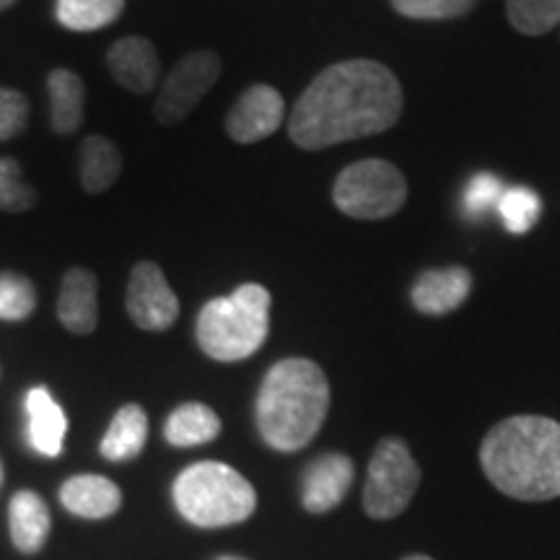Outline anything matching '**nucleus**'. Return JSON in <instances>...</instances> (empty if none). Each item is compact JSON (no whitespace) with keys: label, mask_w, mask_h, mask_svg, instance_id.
<instances>
[{"label":"nucleus","mask_w":560,"mask_h":560,"mask_svg":"<svg viewBox=\"0 0 560 560\" xmlns=\"http://www.w3.org/2000/svg\"><path fill=\"white\" fill-rule=\"evenodd\" d=\"M402 86L376 60H342L325 68L299 96L289 136L299 149L319 151L395 128Z\"/></svg>","instance_id":"f257e3e1"},{"label":"nucleus","mask_w":560,"mask_h":560,"mask_svg":"<svg viewBox=\"0 0 560 560\" xmlns=\"http://www.w3.org/2000/svg\"><path fill=\"white\" fill-rule=\"evenodd\" d=\"M486 478L516 501L560 495V423L545 416H514L495 423L480 446Z\"/></svg>","instance_id":"f03ea898"},{"label":"nucleus","mask_w":560,"mask_h":560,"mask_svg":"<svg viewBox=\"0 0 560 560\" xmlns=\"http://www.w3.org/2000/svg\"><path fill=\"white\" fill-rule=\"evenodd\" d=\"M330 410V384L310 359H283L260 384L255 405L257 431L276 452H299L312 444Z\"/></svg>","instance_id":"7ed1b4c3"},{"label":"nucleus","mask_w":560,"mask_h":560,"mask_svg":"<svg viewBox=\"0 0 560 560\" xmlns=\"http://www.w3.org/2000/svg\"><path fill=\"white\" fill-rule=\"evenodd\" d=\"M270 301L260 283H244L231 296L208 301L195 325L202 353L223 363L255 355L270 335Z\"/></svg>","instance_id":"20e7f679"},{"label":"nucleus","mask_w":560,"mask_h":560,"mask_svg":"<svg viewBox=\"0 0 560 560\" xmlns=\"http://www.w3.org/2000/svg\"><path fill=\"white\" fill-rule=\"evenodd\" d=\"M174 503L195 527L215 529L247 522L255 514L257 493L234 467L223 462H198L174 480Z\"/></svg>","instance_id":"39448f33"},{"label":"nucleus","mask_w":560,"mask_h":560,"mask_svg":"<svg viewBox=\"0 0 560 560\" xmlns=\"http://www.w3.org/2000/svg\"><path fill=\"white\" fill-rule=\"evenodd\" d=\"M408 200V182L395 164L363 159L346 166L332 187V202L355 221H382L395 215Z\"/></svg>","instance_id":"423d86ee"},{"label":"nucleus","mask_w":560,"mask_h":560,"mask_svg":"<svg viewBox=\"0 0 560 560\" xmlns=\"http://www.w3.org/2000/svg\"><path fill=\"white\" fill-rule=\"evenodd\" d=\"M420 486V467L402 439H382L369 459L363 509L371 520H395L410 506Z\"/></svg>","instance_id":"0eeeda50"},{"label":"nucleus","mask_w":560,"mask_h":560,"mask_svg":"<svg viewBox=\"0 0 560 560\" xmlns=\"http://www.w3.org/2000/svg\"><path fill=\"white\" fill-rule=\"evenodd\" d=\"M223 70V62L215 52L198 50L185 55L170 70L156 100V120L161 125H177L202 102V96L215 86Z\"/></svg>","instance_id":"6e6552de"},{"label":"nucleus","mask_w":560,"mask_h":560,"mask_svg":"<svg viewBox=\"0 0 560 560\" xmlns=\"http://www.w3.org/2000/svg\"><path fill=\"white\" fill-rule=\"evenodd\" d=\"M128 306L130 319L136 322L140 330L164 332L179 317V299L172 291L170 280L156 262L140 260L130 272L128 280Z\"/></svg>","instance_id":"1a4fd4ad"},{"label":"nucleus","mask_w":560,"mask_h":560,"mask_svg":"<svg viewBox=\"0 0 560 560\" xmlns=\"http://www.w3.org/2000/svg\"><path fill=\"white\" fill-rule=\"evenodd\" d=\"M285 120V102L278 89L255 83L236 100L226 115V132L236 143L249 145L270 138Z\"/></svg>","instance_id":"9d476101"},{"label":"nucleus","mask_w":560,"mask_h":560,"mask_svg":"<svg viewBox=\"0 0 560 560\" xmlns=\"http://www.w3.org/2000/svg\"><path fill=\"white\" fill-rule=\"evenodd\" d=\"M353 478V459L340 452L322 454L306 467L304 480H301V503L310 514H327L346 499Z\"/></svg>","instance_id":"9b49d317"},{"label":"nucleus","mask_w":560,"mask_h":560,"mask_svg":"<svg viewBox=\"0 0 560 560\" xmlns=\"http://www.w3.org/2000/svg\"><path fill=\"white\" fill-rule=\"evenodd\" d=\"M472 293V272L462 265L420 272L410 289V301L420 314L444 317L457 312Z\"/></svg>","instance_id":"f8f14e48"},{"label":"nucleus","mask_w":560,"mask_h":560,"mask_svg":"<svg viewBox=\"0 0 560 560\" xmlns=\"http://www.w3.org/2000/svg\"><path fill=\"white\" fill-rule=\"evenodd\" d=\"M107 68L112 79L132 94H149L161 75L156 47L143 37L117 39L107 52Z\"/></svg>","instance_id":"ddd939ff"},{"label":"nucleus","mask_w":560,"mask_h":560,"mask_svg":"<svg viewBox=\"0 0 560 560\" xmlns=\"http://www.w3.org/2000/svg\"><path fill=\"white\" fill-rule=\"evenodd\" d=\"M96 276L86 268H70L62 278L58 296V319L73 335H91L100 322Z\"/></svg>","instance_id":"4468645a"},{"label":"nucleus","mask_w":560,"mask_h":560,"mask_svg":"<svg viewBox=\"0 0 560 560\" xmlns=\"http://www.w3.org/2000/svg\"><path fill=\"white\" fill-rule=\"evenodd\" d=\"M60 501L70 514L83 520H107L120 509L122 493L102 475H75L60 488Z\"/></svg>","instance_id":"2eb2a0df"},{"label":"nucleus","mask_w":560,"mask_h":560,"mask_svg":"<svg viewBox=\"0 0 560 560\" xmlns=\"http://www.w3.org/2000/svg\"><path fill=\"white\" fill-rule=\"evenodd\" d=\"M26 416H30V441L45 457H58L66 444L68 420L58 402L45 387H34L26 395Z\"/></svg>","instance_id":"dca6fc26"},{"label":"nucleus","mask_w":560,"mask_h":560,"mask_svg":"<svg viewBox=\"0 0 560 560\" xmlns=\"http://www.w3.org/2000/svg\"><path fill=\"white\" fill-rule=\"evenodd\" d=\"M9 527L11 540L21 552L32 556L45 548L47 535H50V511L47 503L32 490H19L9 506Z\"/></svg>","instance_id":"f3484780"},{"label":"nucleus","mask_w":560,"mask_h":560,"mask_svg":"<svg viewBox=\"0 0 560 560\" xmlns=\"http://www.w3.org/2000/svg\"><path fill=\"white\" fill-rule=\"evenodd\" d=\"M50 91V125L58 136H70L81 128L86 107V86L81 75L68 68H55L47 79Z\"/></svg>","instance_id":"a211bd4d"},{"label":"nucleus","mask_w":560,"mask_h":560,"mask_svg":"<svg viewBox=\"0 0 560 560\" xmlns=\"http://www.w3.org/2000/svg\"><path fill=\"white\" fill-rule=\"evenodd\" d=\"M145 439H149V418H145V410L140 405H125L112 418L100 450L109 462H125L143 452Z\"/></svg>","instance_id":"6ab92c4d"},{"label":"nucleus","mask_w":560,"mask_h":560,"mask_svg":"<svg viewBox=\"0 0 560 560\" xmlns=\"http://www.w3.org/2000/svg\"><path fill=\"white\" fill-rule=\"evenodd\" d=\"M122 174V153L104 136H89L81 145V185L91 195L107 192Z\"/></svg>","instance_id":"aec40b11"},{"label":"nucleus","mask_w":560,"mask_h":560,"mask_svg":"<svg viewBox=\"0 0 560 560\" xmlns=\"http://www.w3.org/2000/svg\"><path fill=\"white\" fill-rule=\"evenodd\" d=\"M221 433V418L215 416L208 405L200 402H185L166 418L164 436L172 446L179 450H190V446H200L213 441Z\"/></svg>","instance_id":"412c9836"},{"label":"nucleus","mask_w":560,"mask_h":560,"mask_svg":"<svg viewBox=\"0 0 560 560\" xmlns=\"http://www.w3.org/2000/svg\"><path fill=\"white\" fill-rule=\"evenodd\" d=\"M125 11V0H58L55 19L70 32H96L115 24Z\"/></svg>","instance_id":"4be33fe9"},{"label":"nucleus","mask_w":560,"mask_h":560,"mask_svg":"<svg viewBox=\"0 0 560 560\" xmlns=\"http://www.w3.org/2000/svg\"><path fill=\"white\" fill-rule=\"evenodd\" d=\"M542 213V198L532 187H506L499 202V215L509 234H527Z\"/></svg>","instance_id":"5701e85b"},{"label":"nucleus","mask_w":560,"mask_h":560,"mask_svg":"<svg viewBox=\"0 0 560 560\" xmlns=\"http://www.w3.org/2000/svg\"><path fill=\"white\" fill-rule=\"evenodd\" d=\"M506 16L520 34L542 37L560 24V0H506Z\"/></svg>","instance_id":"b1692460"},{"label":"nucleus","mask_w":560,"mask_h":560,"mask_svg":"<svg viewBox=\"0 0 560 560\" xmlns=\"http://www.w3.org/2000/svg\"><path fill=\"white\" fill-rule=\"evenodd\" d=\"M37 306V293L30 278L19 272H0V319L21 322Z\"/></svg>","instance_id":"393cba45"},{"label":"nucleus","mask_w":560,"mask_h":560,"mask_svg":"<svg viewBox=\"0 0 560 560\" xmlns=\"http://www.w3.org/2000/svg\"><path fill=\"white\" fill-rule=\"evenodd\" d=\"M475 3L478 0H392V9L405 19L450 21L470 13Z\"/></svg>","instance_id":"a878e982"},{"label":"nucleus","mask_w":560,"mask_h":560,"mask_svg":"<svg viewBox=\"0 0 560 560\" xmlns=\"http://www.w3.org/2000/svg\"><path fill=\"white\" fill-rule=\"evenodd\" d=\"M503 190L506 187L495 174H475L470 185L465 187V195H462V208H465L467 219H482L490 210H499Z\"/></svg>","instance_id":"bb28decb"},{"label":"nucleus","mask_w":560,"mask_h":560,"mask_svg":"<svg viewBox=\"0 0 560 560\" xmlns=\"http://www.w3.org/2000/svg\"><path fill=\"white\" fill-rule=\"evenodd\" d=\"M34 202H37V192L21 179L19 161L11 156L0 159V210L21 213V210L34 208Z\"/></svg>","instance_id":"cd10ccee"},{"label":"nucleus","mask_w":560,"mask_h":560,"mask_svg":"<svg viewBox=\"0 0 560 560\" xmlns=\"http://www.w3.org/2000/svg\"><path fill=\"white\" fill-rule=\"evenodd\" d=\"M30 120V102L16 89H0V140L16 138Z\"/></svg>","instance_id":"c85d7f7f"},{"label":"nucleus","mask_w":560,"mask_h":560,"mask_svg":"<svg viewBox=\"0 0 560 560\" xmlns=\"http://www.w3.org/2000/svg\"><path fill=\"white\" fill-rule=\"evenodd\" d=\"M16 3V0H0V11H5V9H11V5Z\"/></svg>","instance_id":"c756f323"},{"label":"nucleus","mask_w":560,"mask_h":560,"mask_svg":"<svg viewBox=\"0 0 560 560\" xmlns=\"http://www.w3.org/2000/svg\"><path fill=\"white\" fill-rule=\"evenodd\" d=\"M402 560H433V558H429V556H408V558H402Z\"/></svg>","instance_id":"7c9ffc66"},{"label":"nucleus","mask_w":560,"mask_h":560,"mask_svg":"<svg viewBox=\"0 0 560 560\" xmlns=\"http://www.w3.org/2000/svg\"><path fill=\"white\" fill-rule=\"evenodd\" d=\"M219 560H244V558H236V556H223V558H219Z\"/></svg>","instance_id":"2f4dec72"},{"label":"nucleus","mask_w":560,"mask_h":560,"mask_svg":"<svg viewBox=\"0 0 560 560\" xmlns=\"http://www.w3.org/2000/svg\"><path fill=\"white\" fill-rule=\"evenodd\" d=\"M0 488H3V465H0Z\"/></svg>","instance_id":"473e14b6"}]
</instances>
